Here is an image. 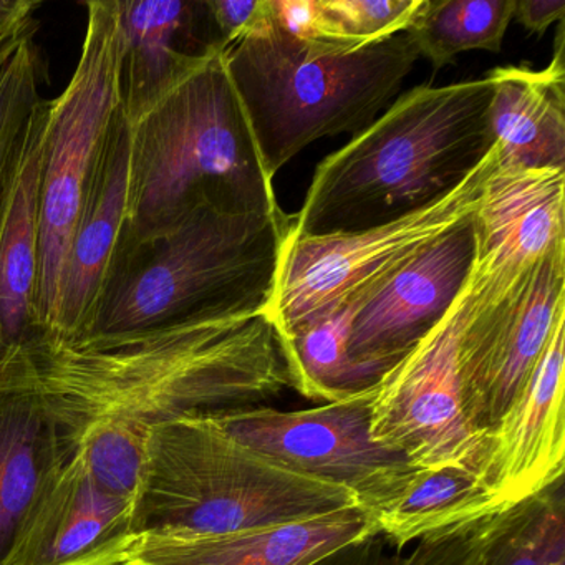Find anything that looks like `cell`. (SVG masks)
Masks as SVG:
<instances>
[{"instance_id":"4dcf8cb0","label":"cell","mask_w":565,"mask_h":565,"mask_svg":"<svg viewBox=\"0 0 565 565\" xmlns=\"http://www.w3.org/2000/svg\"><path fill=\"white\" fill-rule=\"evenodd\" d=\"M38 0H0V55L18 51L38 32L35 11L41 9Z\"/></svg>"},{"instance_id":"8992f818","label":"cell","mask_w":565,"mask_h":565,"mask_svg":"<svg viewBox=\"0 0 565 565\" xmlns=\"http://www.w3.org/2000/svg\"><path fill=\"white\" fill-rule=\"evenodd\" d=\"M353 505L345 489L282 468L206 416H183L150 425L135 532L138 541L227 534Z\"/></svg>"},{"instance_id":"9a60e30c","label":"cell","mask_w":565,"mask_h":565,"mask_svg":"<svg viewBox=\"0 0 565 565\" xmlns=\"http://www.w3.org/2000/svg\"><path fill=\"white\" fill-rule=\"evenodd\" d=\"M130 154L131 125L120 107L92 171L65 257L52 333L67 342L84 337L107 286L127 226Z\"/></svg>"},{"instance_id":"d4e9b609","label":"cell","mask_w":565,"mask_h":565,"mask_svg":"<svg viewBox=\"0 0 565 565\" xmlns=\"http://www.w3.org/2000/svg\"><path fill=\"white\" fill-rule=\"evenodd\" d=\"M356 303L297 333L282 350L292 388L316 402L332 403L370 388L349 359L350 327Z\"/></svg>"},{"instance_id":"2e32d148","label":"cell","mask_w":565,"mask_h":565,"mask_svg":"<svg viewBox=\"0 0 565 565\" xmlns=\"http://www.w3.org/2000/svg\"><path fill=\"white\" fill-rule=\"evenodd\" d=\"M118 2L121 110L135 125L223 45L206 0Z\"/></svg>"},{"instance_id":"83f0119b","label":"cell","mask_w":565,"mask_h":565,"mask_svg":"<svg viewBox=\"0 0 565 565\" xmlns=\"http://www.w3.org/2000/svg\"><path fill=\"white\" fill-rule=\"evenodd\" d=\"M322 41L366 47L413 28L428 0H319Z\"/></svg>"},{"instance_id":"836d02e7","label":"cell","mask_w":565,"mask_h":565,"mask_svg":"<svg viewBox=\"0 0 565 565\" xmlns=\"http://www.w3.org/2000/svg\"><path fill=\"white\" fill-rule=\"evenodd\" d=\"M14 52H11V54L0 55V71H2V67H4L6 65V62H8L9 58L12 57V54H14Z\"/></svg>"},{"instance_id":"1f68e13d","label":"cell","mask_w":565,"mask_h":565,"mask_svg":"<svg viewBox=\"0 0 565 565\" xmlns=\"http://www.w3.org/2000/svg\"><path fill=\"white\" fill-rule=\"evenodd\" d=\"M564 15L565 0H515V21L537 38H542L555 22L564 21Z\"/></svg>"},{"instance_id":"ffe728a7","label":"cell","mask_w":565,"mask_h":565,"mask_svg":"<svg viewBox=\"0 0 565 565\" xmlns=\"http://www.w3.org/2000/svg\"><path fill=\"white\" fill-rule=\"evenodd\" d=\"M51 100L39 111L0 213V372L42 329L38 313L42 148Z\"/></svg>"},{"instance_id":"d6986e66","label":"cell","mask_w":565,"mask_h":565,"mask_svg":"<svg viewBox=\"0 0 565 565\" xmlns=\"http://www.w3.org/2000/svg\"><path fill=\"white\" fill-rule=\"evenodd\" d=\"M71 456L45 396L24 383L0 385V565H9L39 501Z\"/></svg>"},{"instance_id":"ba28073f","label":"cell","mask_w":565,"mask_h":565,"mask_svg":"<svg viewBox=\"0 0 565 565\" xmlns=\"http://www.w3.org/2000/svg\"><path fill=\"white\" fill-rule=\"evenodd\" d=\"M81 61L61 97L51 100L42 148L38 313L54 332L72 234L92 171L120 110V2H87Z\"/></svg>"},{"instance_id":"4fadbf2b","label":"cell","mask_w":565,"mask_h":565,"mask_svg":"<svg viewBox=\"0 0 565 565\" xmlns=\"http://www.w3.org/2000/svg\"><path fill=\"white\" fill-rule=\"evenodd\" d=\"M565 317L511 408L482 433L478 476L502 505L564 481Z\"/></svg>"},{"instance_id":"30bf717a","label":"cell","mask_w":565,"mask_h":565,"mask_svg":"<svg viewBox=\"0 0 565 565\" xmlns=\"http://www.w3.org/2000/svg\"><path fill=\"white\" fill-rule=\"evenodd\" d=\"M370 399L372 386L297 412L260 405L201 416L282 468L339 486L375 511L398 498L419 469L372 438Z\"/></svg>"},{"instance_id":"f1b7e54d","label":"cell","mask_w":565,"mask_h":565,"mask_svg":"<svg viewBox=\"0 0 565 565\" xmlns=\"http://www.w3.org/2000/svg\"><path fill=\"white\" fill-rule=\"evenodd\" d=\"M564 551V481H558L525 501L502 565H548Z\"/></svg>"},{"instance_id":"ac0fdd59","label":"cell","mask_w":565,"mask_h":565,"mask_svg":"<svg viewBox=\"0 0 565 565\" xmlns=\"http://www.w3.org/2000/svg\"><path fill=\"white\" fill-rule=\"evenodd\" d=\"M565 170L495 164L472 223L476 257L494 269L525 270L565 244Z\"/></svg>"},{"instance_id":"277c9868","label":"cell","mask_w":565,"mask_h":565,"mask_svg":"<svg viewBox=\"0 0 565 565\" xmlns=\"http://www.w3.org/2000/svg\"><path fill=\"white\" fill-rule=\"evenodd\" d=\"M290 224L286 213L203 210L150 239L121 236L97 312L77 342L196 316L264 312Z\"/></svg>"},{"instance_id":"e0dca14e","label":"cell","mask_w":565,"mask_h":565,"mask_svg":"<svg viewBox=\"0 0 565 565\" xmlns=\"http://www.w3.org/2000/svg\"><path fill=\"white\" fill-rule=\"evenodd\" d=\"M360 505L286 524L216 535H148L125 565H313L353 542L375 535Z\"/></svg>"},{"instance_id":"484cf974","label":"cell","mask_w":565,"mask_h":565,"mask_svg":"<svg viewBox=\"0 0 565 565\" xmlns=\"http://www.w3.org/2000/svg\"><path fill=\"white\" fill-rule=\"evenodd\" d=\"M148 433L150 426L134 419L97 418L65 435L95 484L135 504L147 469Z\"/></svg>"},{"instance_id":"f546056e","label":"cell","mask_w":565,"mask_h":565,"mask_svg":"<svg viewBox=\"0 0 565 565\" xmlns=\"http://www.w3.org/2000/svg\"><path fill=\"white\" fill-rule=\"evenodd\" d=\"M206 4L223 51L273 19L270 0H206Z\"/></svg>"},{"instance_id":"5bb4252c","label":"cell","mask_w":565,"mask_h":565,"mask_svg":"<svg viewBox=\"0 0 565 565\" xmlns=\"http://www.w3.org/2000/svg\"><path fill=\"white\" fill-rule=\"evenodd\" d=\"M137 542L134 502L98 488L71 455L45 489L9 565H125Z\"/></svg>"},{"instance_id":"6da1fadb","label":"cell","mask_w":565,"mask_h":565,"mask_svg":"<svg viewBox=\"0 0 565 565\" xmlns=\"http://www.w3.org/2000/svg\"><path fill=\"white\" fill-rule=\"evenodd\" d=\"M38 388L64 431L97 418L150 426L260 406L292 388L266 312L196 316L117 339L65 342L44 332L0 372Z\"/></svg>"},{"instance_id":"7c38bea8","label":"cell","mask_w":565,"mask_h":565,"mask_svg":"<svg viewBox=\"0 0 565 565\" xmlns=\"http://www.w3.org/2000/svg\"><path fill=\"white\" fill-rule=\"evenodd\" d=\"M472 216L356 303L347 352L370 385L428 335L458 299L475 264Z\"/></svg>"},{"instance_id":"9c48e42d","label":"cell","mask_w":565,"mask_h":565,"mask_svg":"<svg viewBox=\"0 0 565 565\" xmlns=\"http://www.w3.org/2000/svg\"><path fill=\"white\" fill-rule=\"evenodd\" d=\"M565 317V244L527 270L476 259L466 280L459 343L462 405L478 433L494 426L527 385Z\"/></svg>"},{"instance_id":"44dd1931","label":"cell","mask_w":565,"mask_h":565,"mask_svg":"<svg viewBox=\"0 0 565 565\" xmlns=\"http://www.w3.org/2000/svg\"><path fill=\"white\" fill-rule=\"evenodd\" d=\"M491 120L499 163L565 170L564 39L558 31L554 61L542 68L498 67Z\"/></svg>"},{"instance_id":"7a4b0ae2","label":"cell","mask_w":565,"mask_h":565,"mask_svg":"<svg viewBox=\"0 0 565 565\" xmlns=\"http://www.w3.org/2000/svg\"><path fill=\"white\" fill-rule=\"evenodd\" d=\"M494 84L419 85L323 158L290 233H352L408 216L458 188L495 141Z\"/></svg>"},{"instance_id":"4316f807","label":"cell","mask_w":565,"mask_h":565,"mask_svg":"<svg viewBox=\"0 0 565 565\" xmlns=\"http://www.w3.org/2000/svg\"><path fill=\"white\" fill-rule=\"evenodd\" d=\"M41 74L34 39L25 41L0 71V213L45 102L39 94Z\"/></svg>"},{"instance_id":"8fae6325","label":"cell","mask_w":565,"mask_h":565,"mask_svg":"<svg viewBox=\"0 0 565 565\" xmlns=\"http://www.w3.org/2000/svg\"><path fill=\"white\" fill-rule=\"evenodd\" d=\"M466 284L438 326L372 386L370 435L402 452L419 471L465 468L478 472L482 435L462 405L459 343Z\"/></svg>"},{"instance_id":"d6a6232c","label":"cell","mask_w":565,"mask_h":565,"mask_svg":"<svg viewBox=\"0 0 565 565\" xmlns=\"http://www.w3.org/2000/svg\"><path fill=\"white\" fill-rule=\"evenodd\" d=\"M548 565H565V551L561 552V554L555 555V557L552 558L551 562H548Z\"/></svg>"},{"instance_id":"603a6c76","label":"cell","mask_w":565,"mask_h":565,"mask_svg":"<svg viewBox=\"0 0 565 565\" xmlns=\"http://www.w3.org/2000/svg\"><path fill=\"white\" fill-rule=\"evenodd\" d=\"M525 501L468 524L435 532L402 551L369 535L313 565H502Z\"/></svg>"},{"instance_id":"52a82bcc","label":"cell","mask_w":565,"mask_h":565,"mask_svg":"<svg viewBox=\"0 0 565 565\" xmlns=\"http://www.w3.org/2000/svg\"><path fill=\"white\" fill-rule=\"evenodd\" d=\"M499 161L498 145L451 193L383 226L352 233H287L266 316L280 345L319 320L362 302L425 247L475 214Z\"/></svg>"},{"instance_id":"cb8c5ba5","label":"cell","mask_w":565,"mask_h":565,"mask_svg":"<svg viewBox=\"0 0 565 565\" xmlns=\"http://www.w3.org/2000/svg\"><path fill=\"white\" fill-rule=\"evenodd\" d=\"M515 0H428L406 34L435 71L469 51L501 54Z\"/></svg>"},{"instance_id":"5b68a950","label":"cell","mask_w":565,"mask_h":565,"mask_svg":"<svg viewBox=\"0 0 565 565\" xmlns=\"http://www.w3.org/2000/svg\"><path fill=\"white\" fill-rule=\"evenodd\" d=\"M263 161L276 174L313 141L360 134L396 100L419 58L406 32L366 47L299 41L270 19L223 51Z\"/></svg>"},{"instance_id":"7402d4cb","label":"cell","mask_w":565,"mask_h":565,"mask_svg":"<svg viewBox=\"0 0 565 565\" xmlns=\"http://www.w3.org/2000/svg\"><path fill=\"white\" fill-rule=\"evenodd\" d=\"M511 505H502L478 472L439 468L416 472L398 498L369 512L376 534L402 551L435 532L479 521Z\"/></svg>"},{"instance_id":"3957f363","label":"cell","mask_w":565,"mask_h":565,"mask_svg":"<svg viewBox=\"0 0 565 565\" xmlns=\"http://www.w3.org/2000/svg\"><path fill=\"white\" fill-rule=\"evenodd\" d=\"M203 210L284 213L264 173L223 51L214 52L131 125L124 236L150 239Z\"/></svg>"}]
</instances>
